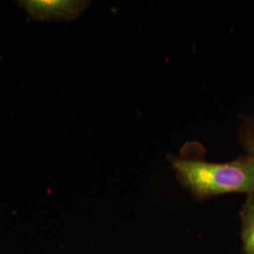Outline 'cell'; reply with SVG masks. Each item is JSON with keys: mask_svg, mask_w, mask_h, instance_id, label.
Segmentation results:
<instances>
[{"mask_svg": "<svg viewBox=\"0 0 254 254\" xmlns=\"http://www.w3.org/2000/svg\"><path fill=\"white\" fill-rule=\"evenodd\" d=\"M170 163L182 186L196 200L232 193L254 196V157L243 154L232 161L216 163L171 156Z\"/></svg>", "mask_w": 254, "mask_h": 254, "instance_id": "obj_1", "label": "cell"}, {"mask_svg": "<svg viewBox=\"0 0 254 254\" xmlns=\"http://www.w3.org/2000/svg\"><path fill=\"white\" fill-rule=\"evenodd\" d=\"M18 3L32 18L40 21L76 19L90 4L83 0H22Z\"/></svg>", "mask_w": 254, "mask_h": 254, "instance_id": "obj_2", "label": "cell"}, {"mask_svg": "<svg viewBox=\"0 0 254 254\" xmlns=\"http://www.w3.org/2000/svg\"><path fill=\"white\" fill-rule=\"evenodd\" d=\"M239 215L243 252L244 254H254V196H247Z\"/></svg>", "mask_w": 254, "mask_h": 254, "instance_id": "obj_3", "label": "cell"}, {"mask_svg": "<svg viewBox=\"0 0 254 254\" xmlns=\"http://www.w3.org/2000/svg\"><path fill=\"white\" fill-rule=\"evenodd\" d=\"M237 135L244 154L254 157V111L241 115Z\"/></svg>", "mask_w": 254, "mask_h": 254, "instance_id": "obj_4", "label": "cell"}]
</instances>
